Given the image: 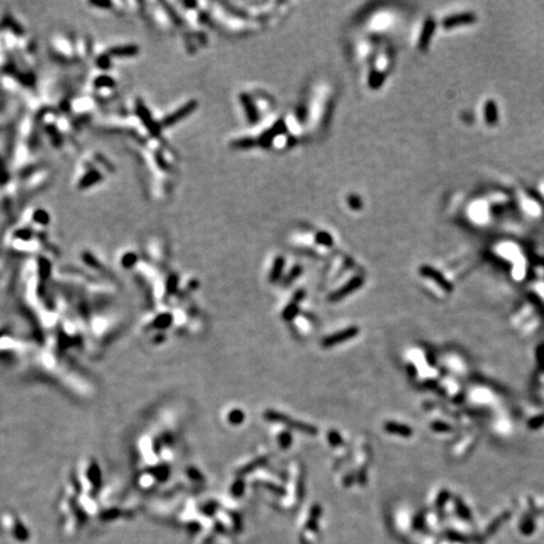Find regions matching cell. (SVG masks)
<instances>
[{
    "mask_svg": "<svg viewBox=\"0 0 544 544\" xmlns=\"http://www.w3.org/2000/svg\"><path fill=\"white\" fill-rule=\"evenodd\" d=\"M284 265H285L284 258L277 257L276 261H275L274 267H272V272H271V276H270L271 281H276V280H279V277L281 276V272H282V268H284Z\"/></svg>",
    "mask_w": 544,
    "mask_h": 544,
    "instance_id": "12",
    "label": "cell"
},
{
    "mask_svg": "<svg viewBox=\"0 0 544 544\" xmlns=\"http://www.w3.org/2000/svg\"><path fill=\"white\" fill-rule=\"evenodd\" d=\"M358 333H359V328H358V327L347 328V329L342 330V332L337 333V334L330 335V337L325 338V339L321 342V345L324 348L334 347V345H338V344H340V343L347 342V340H349V339H352V338L357 337Z\"/></svg>",
    "mask_w": 544,
    "mask_h": 544,
    "instance_id": "2",
    "label": "cell"
},
{
    "mask_svg": "<svg viewBox=\"0 0 544 544\" xmlns=\"http://www.w3.org/2000/svg\"><path fill=\"white\" fill-rule=\"evenodd\" d=\"M434 28H436V23H434L433 19H431V18L427 19L426 23H424V26H423V29H422V33H421V37H419V42H418V48L421 49L422 52L426 51L427 47H428L432 36H433V33H434Z\"/></svg>",
    "mask_w": 544,
    "mask_h": 544,
    "instance_id": "7",
    "label": "cell"
},
{
    "mask_svg": "<svg viewBox=\"0 0 544 544\" xmlns=\"http://www.w3.org/2000/svg\"><path fill=\"white\" fill-rule=\"evenodd\" d=\"M114 56H134L138 53V47L135 46H123L116 47L113 51H110Z\"/></svg>",
    "mask_w": 544,
    "mask_h": 544,
    "instance_id": "11",
    "label": "cell"
},
{
    "mask_svg": "<svg viewBox=\"0 0 544 544\" xmlns=\"http://www.w3.org/2000/svg\"><path fill=\"white\" fill-rule=\"evenodd\" d=\"M317 242L322 243V245L330 246L333 243V241H332V237H330L328 233H320V235L317 236Z\"/></svg>",
    "mask_w": 544,
    "mask_h": 544,
    "instance_id": "18",
    "label": "cell"
},
{
    "mask_svg": "<svg viewBox=\"0 0 544 544\" xmlns=\"http://www.w3.org/2000/svg\"><path fill=\"white\" fill-rule=\"evenodd\" d=\"M197 107V102L195 101H192V102H188L187 105H184L181 108H179L176 113L171 114V115H169L168 118H165V120H164L163 125L164 126H170V125H174V124H176L178 121H180L181 119H184L185 116L189 115L190 113H193V110Z\"/></svg>",
    "mask_w": 544,
    "mask_h": 544,
    "instance_id": "6",
    "label": "cell"
},
{
    "mask_svg": "<svg viewBox=\"0 0 544 544\" xmlns=\"http://www.w3.org/2000/svg\"><path fill=\"white\" fill-rule=\"evenodd\" d=\"M263 463H265V459H260V460H257V461H256V463H253V465H252V464H251V465H250V466H248V468H246V469H245V470H243V471L253 470V469H255V468H257V466L262 465V464H263Z\"/></svg>",
    "mask_w": 544,
    "mask_h": 544,
    "instance_id": "19",
    "label": "cell"
},
{
    "mask_svg": "<svg viewBox=\"0 0 544 544\" xmlns=\"http://www.w3.org/2000/svg\"><path fill=\"white\" fill-rule=\"evenodd\" d=\"M329 442L333 446H338L343 442V439L340 437V434L337 431H330L329 432Z\"/></svg>",
    "mask_w": 544,
    "mask_h": 544,
    "instance_id": "17",
    "label": "cell"
},
{
    "mask_svg": "<svg viewBox=\"0 0 544 544\" xmlns=\"http://www.w3.org/2000/svg\"><path fill=\"white\" fill-rule=\"evenodd\" d=\"M419 274L422 275V276L424 277H428V279H432L434 282H436L437 285H439L440 287H442V289L445 290V291H452L454 290V286H452L451 284H450L449 281L446 280V277L442 276L441 274H440V271L434 270V268L429 267V266H422L421 268H419Z\"/></svg>",
    "mask_w": 544,
    "mask_h": 544,
    "instance_id": "4",
    "label": "cell"
},
{
    "mask_svg": "<svg viewBox=\"0 0 544 544\" xmlns=\"http://www.w3.org/2000/svg\"><path fill=\"white\" fill-rule=\"evenodd\" d=\"M171 322V316L170 315H161L158 319L155 320V327L156 328H166Z\"/></svg>",
    "mask_w": 544,
    "mask_h": 544,
    "instance_id": "15",
    "label": "cell"
},
{
    "mask_svg": "<svg viewBox=\"0 0 544 544\" xmlns=\"http://www.w3.org/2000/svg\"><path fill=\"white\" fill-rule=\"evenodd\" d=\"M363 285V280L360 277H354L353 280H350L347 285H344L343 287H340L338 291L333 292L329 296L330 301H338V300L343 299V297L348 296L349 294H352L353 291H355L357 289H359Z\"/></svg>",
    "mask_w": 544,
    "mask_h": 544,
    "instance_id": "5",
    "label": "cell"
},
{
    "mask_svg": "<svg viewBox=\"0 0 544 544\" xmlns=\"http://www.w3.org/2000/svg\"><path fill=\"white\" fill-rule=\"evenodd\" d=\"M384 429H386V432H388V433L396 434V436L399 437H404V439H408V437H411L412 434H413V431H412L411 427L407 426V424H402L393 421L386 422V423H384Z\"/></svg>",
    "mask_w": 544,
    "mask_h": 544,
    "instance_id": "8",
    "label": "cell"
},
{
    "mask_svg": "<svg viewBox=\"0 0 544 544\" xmlns=\"http://www.w3.org/2000/svg\"><path fill=\"white\" fill-rule=\"evenodd\" d=\"M476 22V16L473 13H463V14H455V16L447 17L442 21V27H445L446 29L454 28V27H460V26H468V24H473Z\"/></svg>",
    "mask_w": 544,
    "mask_h": 544,
    "instance_id": "3",
    "label": "cell"
},
{
    "mask_svg": "<svg viewBox=\"0 0 544 544\" xmlns=\"http://www.w3.org/2000/svg\"><path fill=\"white\" fill-rule=\"evenodd\" d=\"M304 296H305L304 291H301V290L297 291V294L295 295V297H294V301H291V304H290L289 306L284 310V312H282V317H284L285 320L289 321V320H291L292 317L296 316L297 311H299V309H297V302H299Z\"/></svg>",
    "mask_w": 544,
    "mask_h": 544,
    "instance_id": "10",
    "label": "cell"
},
{
    "mask_svg": "<svg viewBox=\"0 0 544 544\" xmlns=\"http://www.w3.org/2000/svg\"><path fill=\"white\" fill-rule=\"evenodd\" d=\"M291 441L292 437L289 432H284V433L280 436V446H281L282 449H287V447L291 445Z\"/></svg>",
    "mask_w": 544,
    "mask_h": 544,
    "instance_id": "16",
    "label": "cell"
},
{
    "mask_svg": "<svg viewBox=\"0 0 544 544\" xmlns=\"http://www.w3.org/2000/svg\"><path fill=\"white\" fill-rule=\"evenodd\" d=\"M242 98H243V105H245L246 110H247L248 119L251 120V123H255V121L257 120V113H256L255 106L252 105V101H250V98L245 95L242 96Z\"/></svg>",
    "mask_w": 544,
    "mask_h": 544,
    "instance_id": "13",
    "label": "cell"
},
{
    "mask_svg": "<svg viewBox=\"0 0 544 544\" xmlns=\"http://www.w3.org/2000/svg\"><path fill=\"white\" fill-rule=\"evenodd\" d=\"M263 416H265V418L267 419V421L280 422V423H284L285 426L290 427V428H294V429H296V431L304 432V433L310 434V436H315V434L317 433L316 427L311 426V424L305 423V422L295 421V419H291L290 417L285 416V414L280 413V412L266 411Z\"/></svg>",
    "mask_w": 544,
    "mask_h": 544,
    "instance_id": "1",
    "label": "cell"
},
{
    "mask_svg": "<svg viewBox=\"0 0 544 544\" xmlns=\"http://www.w3.org/2000/svg\"><path fill=\"white\" fill-rule=\"evenodd\" d=\"M243 419H245V413H243L242 411H240V409H233L230 413V416H228V421L232 424H241L243 422Z\"/></svg>",
    "mask_w": 544,
    "mask_h": 544,
    "instance_id": "14",
    "label": "cell"
},
{
    "mask_svg": "<svg viewBox=\"0 0 544 544\" xmlns=\"http://www.w3.org/2000/svg\"><path fill=\"white\" fill-rule=\"evenodd\" d=\"M485 121L489 126H495L499 121V113H498V106L494 102L493 100H489L485 103Z\"/></svg>",
    "mask_w": 544,
    "mask_h": 544,
    "instance_id": "9",
    "label": "cell"
}]
</instances>
